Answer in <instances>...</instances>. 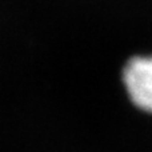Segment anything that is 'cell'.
I'll return each mask as SVG.
<instances>
[{
	"instance_id": "obj_1",
	"label": "cell",
	"mask_w": 152,
	"mask_h": 152,
	"mask_svg": "<svg viewBox=\"0 0 152 152\" xmlns=\"http://www.w3.org/2000/svg\"><path fill=\"white\" fill-rule=\"evenodd\" d=\"M123 81L134 105L152 113V56H135L123 68Z\"/></svg>"
}]
</instances>
